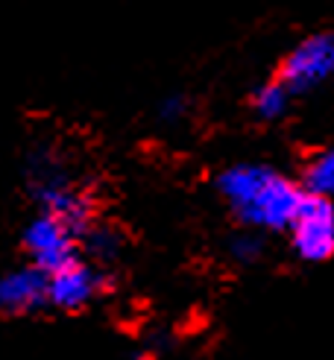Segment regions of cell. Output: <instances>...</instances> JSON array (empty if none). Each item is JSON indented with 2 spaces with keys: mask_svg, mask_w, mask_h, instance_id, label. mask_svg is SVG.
Listing matches in <instances>:
<instances>
[{
  "mask_svg": "<svg viewBox=\"0 0 334 360\" xmlns=\"http://www.w3.org/2000/svg\"><path fill=\"white\" fill-rule=\"evenodd\" d=\"M24 246L35 258V269L44 276H53L77 261V240L74 235L50 214H39L24 231Z\"/></svg>",
  "mask_w": 334,
  "mask_h": 360,
  "instance_id": "4",
  "label": "cell"
},
{
  "mask_svg": "<svg viewBox=\"0 0 334 360\" xmlns=\"http://www.w3.org/2000/svg\"><path fill=\"white\" fill-rule=\"evenodd\" d=\"M105 287L103 276L88 264H68L59 273L47 276V302L62 311H79Z\"/></svg>",
  "mask_w": 334,
  "mask_h": 360,
  "instance_id": "6",
  "label": "cell"
},
{
  "mask_svg": "<svg viewBox=\"0 0 334 360\" xmlns=\"http://www.w3.org/2000/svg\"><path fill=\"white\" fill-rule=\"evenodd\" d=\"M129 360H147V357H141V354H135V357H129Z\"/></svg>",
  "mask_w": 334,
  "mask_h": 360,
  "instance_id": "13",
  "label": "cell"
},
{
  "mask_svg": "<svg viewBox=\"0 0 334 360\" xmlns=\"http://www.w3.org/2000/svg\"><path fill=\"white\" fill-rule=\"evenodd\" d=\"M305 185H308V196H323V200H328L334 193V147L323 150L305 167Z\"/></svg>",
  "mask_w": 334,
  "mask_h": 360,
  "instance_id": "8",
  "label": "cell"
},
{
  "mask_svg": "<svg viewBox=\"0 0 334 360\" xmlns=\"http://www.w3.org/2000/svg\"><path fill=\"white\" fill-rule=\"evenodd\" d=\"M35 196H39L44 214L56 217L74 238L79 235V231H88V220H91V202H88L85 193L68 188L62 179H56V176H39Z\"/></svg>",
  "mask_w": 334,
  "mask_h": 360,
  "instance_id": "5",
  "label": "cell"
},
{
  "mask_svg": "<svg viewBox=\"0 0 334 360\" xmlns=\"http://www.w3.org/2000/svg\"><path fill=\"white\" fill-rule=\"evenodd\" d=\"M85 246L94 258H115L117 249H120V235L115 229H94V231H85Z\"/></svg>",
  "mask_w": 334,
  "mask_h": 360,
  "instance_id": "10",
  "label": "cell"
},
{
  "mask_svg": "<svg viewBox=\"0 0 334 360\" xmlns=\"http://www.w3.org/2000/svg\"><path fill=\"white\" fill-rule=\"evenodd\" d=\"M220 193L232 202L235 214L258 229H285L293 223L302 191L290 179L261 165H235L220 173Z\"/></svg>",
  "mask_w": 334,
  "mask_h": 360,
  "instance_id": "1",
  "label": "cell"
},
{
  "mask_svg": "<svg viewBox=\"0 0 334 360\" xmlns=\"http://www.w3.org/2000/svg\"><path fill=\"white\" fill-rule=\"evenodd\" d=\"M229 252H232V258H235V261L250 264V261H258V258H261L264 240H261L258 235H252V231H246V235H238V238L232 240Z\"/></svg>",
  "mask_w": 334,
  "mask_h": 360,
  "instance_id": "11",
  "label": "cell"
},
{
  "mask_svg": "<svg viewBox=\"0 0 334 360\" xmlns=\"http://www.w3.org/2000/svg\"><path fill=\"white\" fill-rule=\"evenodd\" d=\"M255 112L264 117V120H273V117H281L288 109V88L281 85V82H267V85H261L258 91H255Z\"/></svg>",
  "mask_w": 334,
  "mask_h": 360,
  "instance_id": "9",
  "label": "cell"
},
{
  "mask_svg": "<svg viewBox=\"0 0 334 360\" xmlns=\"http://www.w3.org/2000/svg\"><path fill=\"white\" fill-rule=\"evenodd\" d=\"M334 74V35L316 32L305 39L281 65V85L288 91H308Z\"/></svg>",
  "mask_w": 334,
  "mask_h": 360,
  "instance_id": "3",
  "label": "cell"
},
{
  "mask_svg": "<svg viewBox=\"0 0 334 360\" xmlns=\"http://www.w3.org/2000/svg\"><path fill=\"white\" fill-rule=\"evenodd\" d=\"M158 112H162V117H165V120H179V117H182V112H185V100H182V97H167V100L162 103V109H158Z\"/></svg>",
  "mask_w": 334,
  "mask_h": 360,
  "instance_id": "12",
  "label": "cell"
},
{
  "mask_svg": "<svg viewBox=\"0 0 334 360\" xmlns=\"http://www.w3.org/2000/svg\"><path fill=\"white\" fill-rule=\"evenodd\" d=\"M47 302V276L35 266L0 276V311L24 314Z\"/></svg>",
  "mask_w": 334,
  "mask_h": 360,
  "instance_id": "7",
  "label": "cell"
},
{
  "mask_svg": "<svg viewBox=\"0 0 334 360\" xmlns=\"http://www.w3.org/2000/svg\"><path fill=\"white\" fill-rule=\"evenodd\" d=\"M293 246L305 261H326L334 255V205L323 196H302L293 217Z\"/></svg>",
  "mask_w": 334,
  "mask_h": 360,
  "instance_id": "2",
  "label": "cell"
}]
</instances>
